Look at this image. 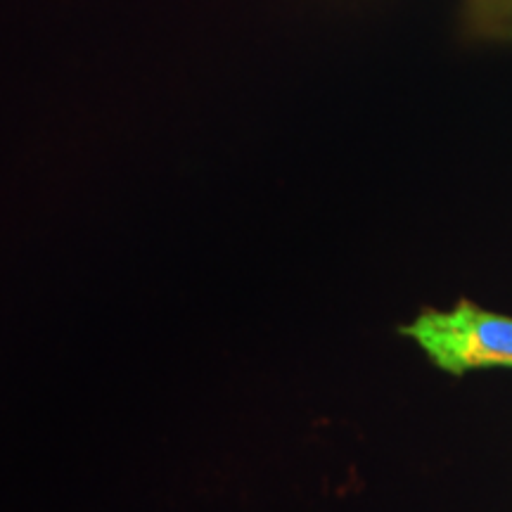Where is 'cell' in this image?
Segmentation results:
<instances>
[{
	"label": "cell",
	"mask_w": 512,
	"mask_h": 512,
	"mask_svg": "<svg viewBox=\"0 0 512 512\" xmlns=\"http://www.w3.org/2000/svg\"><path fill=\"white\" fill-rule=\"evenodd\" d=\"M403 332L446 373L512 368V318L475 304L463 302L451 311H427Z\"/></svg>",
	"instance_id": "6da1fadb"
}]
</instances>
